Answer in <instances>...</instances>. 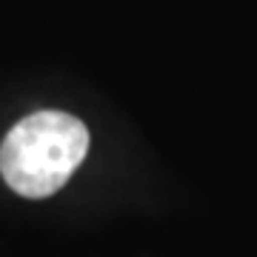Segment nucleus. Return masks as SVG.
I'll use <instances>...</instances> for the list:
<instances>
[{
  "instance_id": "nucleus-1",
  "label": "nucleus",
  "mask_w": 257,
  "mask_h": 257,
  "mask_svg": "<svg viewBox=\"0 0 257 257\" xmlns=\"http://www.w3.org/2000/svg\"><path fill=\"white\" fill-rule=\"evenodd\" d=\"M89 152V128L66 111H35L0 146V175L23 197L60 192Z\"/></svg>"
}]
</instances>
